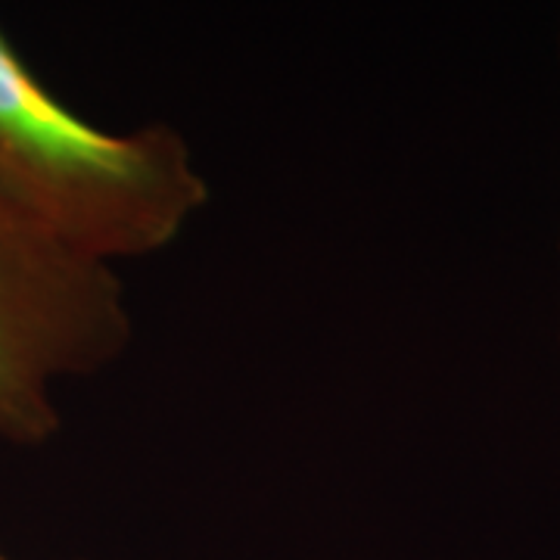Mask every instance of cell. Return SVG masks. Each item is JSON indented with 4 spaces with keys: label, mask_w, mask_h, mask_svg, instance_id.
Wrapping results in <instances>:
<instances>
[{
    "label": "cell",
    "mask_w": 560,
    "mask_h": 560,
    "mask_svg": "<svg viewBox=\"0 0 560 560\" xmlns=\"http://www.w3.org/2000/svg\"><path fill=\"white\" fill-rule=\"evenodd\" d=\"M0 200L116 268L178 241L209 202V180L178 128H97L57 101L0 32Z\"/></svg>",
    "instance_id": "6da1fadb"
},
{
    "label": "cell",
    "mask_w": 560,
    "mask_h": 560,
    "mask_svg": "<svg viewBox=\"0 0 560 560\" xmlns=\"http://www.w3.org/2000/svg\"><path fill=\"white\" fill-rule=\"evenodd\" d=\"M131 337L119 271L69 249L0 200V440H54V389L116 364Z\"/></svg>",
    "instance_id": "7a4b0ae2"
},
{
    "label": "cell",
    "mask_w": 560,
    "mask_h": 560,
    "mask_svg": "<svg viewBox=\"0 0 560 560\" xmlns=\"http://www.w3.org/2000/svg\"><path fill=\"white\" fill-rule=\"evenodd\" d=\"M0 560H13V558H10V555H3V551H0Z\"/></svg>",
    "instance_id": "3957f363"
}]
</instances>
